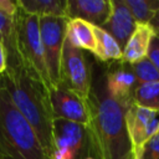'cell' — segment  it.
Here are the masks:
<instances>
[{
	"label": "cell",
	"instance_id": "5bb4252c",
	"mask_svg": "<svg viewBox=\"0 0 159 159\" xmlns=\"http://www.w3.org/2000/svg\"><path fill=\"white\" fill-rule=\"evenodd\" d=\"M66 39L77 48L96 53L97 41L94 34V26L80 20V19H68L66 29Z\"/></svg>",
	"mask_w": 159,
	"mask_h": 159
},
{
	"label": "cell",
	"instance_id": "3957f363",
	"mask_svg": "<svg viewBox=\"0 0 159 159\" xmlns=\"http://www.w3.org/2000/svg\"><path fill=\"white\" fill-rule=\"evenodd\" d=\"M0 159H50L0 83Z\"/></svg>",
	"mask_w": 159,
	"mask_h": 159
},
{
	"label": "cell",
	"instance_id": "603a6c76",
	"mask_svg": "<svg viewBox=\"0 0 159 159\" xmlns=\"http://www.w3.org/2000/svg\"><path fill=\"white\" fill-rule=\"evenodd\" d=\"M6 68H7V53L4 45L0 41V76L6 71Z\"/></svg>",
	"mask_w": 159,
	"mask_h": 159
},
{
	"label": "cell",
	"instance_id": "44dd1931",
	"mask_svg": "<svg viewBox=\"0 0 159 159\" xmlns=\"http://www.w3.org/2000/svg\"><path fill=\"white\" fill-rule=\"evenodd\" d=\"M147 57L150 60V62L154 65V67L159 72V36L158 35H155L152 40Z\"/></svg>",
	"mask_w": 159,
	"mask_h": 159
},
{
	"label": "cell",
	"instance_id": "ffe728a7",
	"mask_svg": "<svg viewBox=\"0 0 159 159\" xmlns=\"http://www.w3.org/2000/svg\"><path fill=\"white\" fill-rule=\"evenodd\" d=\"M140 159H159V130L145 144Z\"/></svg>",
	"mask_w": 159,
	"mask_h": 159
},
{
	"label": "cell",
	"instance_id": "ba28073f",
	"mask_svg": "<svg viewBox=\"0 0 159 159\" xmlns=\"http://www.w3.org/2000/svg\"><path fill=\"white\" fill-rule=\"evenodd\" d=\"M125 128L133 159H140L149 139L159 130V112L132 103L125 112Z\"/></svg>",
	"mask_w": 159,
	"mask_h": 159
},
{
	"label": "cell",
	"instance_id": "30bf717a",
	"mask_svg": "<svg viewBox=\"0 0 159 159\" xmlns=\"http://www.w3.org/2000/svg\"><path fill=\"white\" fill-rule=\"evenodd\" d=\"M107 89L109 94L119 103L129 107L133 103V96L139 84L129 63L123 61L112 62L106 66Z\"/></svg>",
	"mask_w": 159,
	"mask_h": 159
},
{
	"label": "cell",
	"instance_id": "52a82bcc",
	"mask_svg": "<svg viewBox=\"0 0 159 159\" xmlns=\"http://www.w3.org/2000/svg\"><path fill=\"white\" fill-rule=\"evenodd\" d=\"M67 17L42 16L39 17L40 34L45 53V61L52 88L60 84V62L66 40Z\"/></svg>",
	"mask_w": 159,
	"mask_h": 159
},
{
	"label": "cell",
	"instance_id": "8fae6325",
	"mask_svg": "<svg viewBox=\"0 0 159 159\" xmlns=\"http://www.w3.org/2000/svg\"><path fill=\"white\" fill-rule=\"evenodd\" d=\"M112 12L111 0H67V19H80L102 27Z\"/></svg>",
	"mask_w": 159,
	"mask_h": 159
},
{
	"label": "cell",
	"instance_id": "9c48e42d",
	"mask_svg": "<svg viewBox=\"0 0 159 159\" xmlns=\"http://www.w3.org/2000/svg\"><path fill=\"white\" fill-rule=\"evenodd\" d=\"M48 97L55 119H66L87 127L88 111L80 96L58 84L48 91Z\"/></svg>",
	"mask_w": 159,
	"mask_h": 159
},
{
	"label": "cell",
	"instance_id": "e0dca14e",
	"mask_svg": "<svg viewBox=\"0 0 159 159\" xmlns=\"http://www.w3.org/2000/svg\"><path fill=\"white\" fill-rule=\"evenodd\" d=\"M137 25H150L159 11V0H124Z\"/></svg>",
	"mask_w": 159,
	"mask_h": 159
},
{
	"label": "cell",
	"instance_id": "2e32d148",
	"mask_svg": "<svg viewBox=\"0 0 159 159\" xmlns=\"http://www.w3.org/2000/svg\"><path fill=\"white\" fill-rule=\"evenodd\" d=\"M94 34H96V41H97L94 57L98 61L108 65L112 62L122 61L123 48L119 46V43L102 27L94 26Z\"/></svg>",
	"mask_w": 159,
	"mask_h": 159
},
{
	"label": "cell",
	"instance_id": "277c9868",
	"mask_svg": "<svg viewBox=\"0 0 159 159\" xmlns=\"http://www.w3.org/2000/svg\"><path fill=\"white\" fill-rule=\"evenodd\" d=\"M15 47L24 70L50 91L52 83L45 61L39 16L20 7L15 15Z\"/></svg>",
	"mask_w": 159,
	"mask_h": 159
},
{
	"label": "cell",
	"instance_id": "5b68a950",
	"mask_svg": "<svg viewBox=\"0 0 159 159\" xmlns=\"http://www.w3.org/2000/svg\"><path fill=\"white\" fill-rule=\"evenodd\" d=\"M92 83V65L83 50L65 40L60 62V86L72 91L83 101L87 99Z\"/></svg>",
	"mask_w": 159,
	"mask_h": 159
},
{
	"label": "cell",
	"instance_id": "cb8c5ba5",
	"mask_svg": "<svg viewBox=\"0 0 159 159\" xmlns=\"http://www.w3.org/2000/svg\"><path fill=\"white\" fill-rule=\"evenodd\" d=\"M150 26L153 27V30H154L155 35H158V36H159V11L157 12V15L154 16V19L152 20Z\"/></svg>",
	"mask_w": 159,
	"mask_h": 159
},
{
	"label": "cell",
	"instance_id": "ac0fdd59",
	"mask_svg": "<svg viewBox=\"0 0 159 159\" xmlns=\"http://www.w3.org/2000/svg\"><path fill=\"white\" fill-rule=\"evenodd\" d=\"M133 103L159 112V82L139 83L134 91Z\"/></svg>",
	"mask_w": 159,
	"mask_h": 159
},
{
	"label": "cell",
	"instance_id": "d6986e66",
	"mask_svg": "<svg viewBox=\"0 0 159 159\" xmlns=\"http://www.w3.org/2000/svg\"><path fill=\"white\" fill-rule=\"evenodd\" d=\"M137 80L139 83H149V82H159V72L150 62L148 57L132 63L130 65Z\"/></svg>",
	"mask_w": 159,
	"mask_h": 159
},
{
	"label": "cell",
	"instance_id": "d4e9b609",
	"mask_svg": "<svg viewBox=\"0 0 159 159\" xmlns=\"http://www.w3.org/2000/svg\"><path fill=\"white\" fill-rule=\"evenodd\" d=\"M86 159H94V158H92V157H88V158H86Z\"/></svg>",
	"mask_w": 159,
	"mask_h": 159
},
{
	"label": "cell",
	"instance_id": "9a60e30c",
	"mask_svg": "<svg viewBox=\"0 0 159 159\" xmlns=\"http://www.w3.org/2000/svg\"><path fill=\"white\" fill-rule=\"evenodd\" d=\"M17 6L27 14L42 16L67 17V0H16Z\"/></svg>",
	"mask_w": 159,
	"mask_h": 159
},
{
	"label": "cell",
	"instance_id": "7402d4cb",
	"mask_svg": "<svg viewBox=\"0 0 159 159\" xmlns=\"http://www.w3.org/2000/svg\"><path fill=\"white\" fill-rule=\"evenodd\" d=\"M17 1H11V0H0V11L10 15V16H15L17 12Z\"/></svg>",
	"mask_w": 159,
	"mask_h": 159
},
{
	"label": "cell",
	"instance_id": "7c38bea8",
	"mask_svg": "<svg viewBox=\"0 0 159 159\" xmlns=\"http://www.w3.org/2000/svg\"><path fill=\"white\" fill-rule=\"evenodd\" d=\"M111 16L102 26V29H104L119 43V46L124 48L129 37L137 27V22L134 21L124 0H111Z\"/></svg>",
	"mask_w": 159,
	"mask_h": 159
},
{
	"label": "cell",
	"instance_id": "8992f818",
	"mask_svg": "<svg viewBox=\"0 0 159 159\" xmlns=\"http://www.w3.org/2000/svg\"><path fill=\"white\" fill-rule=\"evenodd\" d=\"M88 157L91 155L87 127L66 119H55L51 159H86Z\"/></svg>",
	"mask_w": 159,
	"mask_h": 159
},
{
	"label": "cell",
	"instance_id": "7a4b0ae2",
	"mask_svg": "<svg viewBox=\"0 0 159 159\" xmlns=\"http://www.w3.org/2000/svg\"><path fill=\"white\" fill-rule=\"evenodd\" d=\"M0 83L9 93L17 111L35 130L45 153L51 159L53 150V114L48 89L31 77L21 63L7 65Z\"/></svg>",
	"mask_w": 159,
	"mask_h": 159
},
{
	"label": "cell",
	"instance_id": "4fadbf2b",
	"mask_svg": "<svg viewBox=\"0 0 159 159\" xmlns=\"http://www.w3.org/2000/svg\"><path fill=\"white\" fill-rule=\"evenodd\" d=\"M154 36L155 32L150 25H137L134 32L123 48L122 61L132 65L145 58Z\"/></svg>",
	"mask_w": 159,
	"mask_h": 159
},
{
	"label": "cell",
	"instance_id": "6da1fadb",
	"mask_svg": "<svg viewBox=\"0 0 159 159\" xmlns=\"http://www.w3.org/2000/svg\"><path fill=\"white\" fill-rule=\"evenodd\" d=\"M84 102L88 111L89 155L94 159H133L125 128L128 107L109 94L106 68L92 66L91 91Z\"/></svg>",
	"mask_w": 159,
	"mask_h": 159
}]
</instances>
